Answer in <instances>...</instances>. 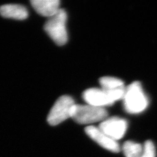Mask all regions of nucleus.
I'll return each mask as SVG.
<instances>
[{"label":"nucleus","mask_w":157,"mask_h":157,"mask_svg":"<svg viewBox=\"0 0 157 157\" xmlns=\"http://www.w3.org/2000/svg\"><path fill=\"white\" fill-rule=\"evenodd\" d=\"M125 111L130 114H138L144 111L148 106V99L141 83L133 82L128 86L122 98Z\"/></svg>","instance_id":"obj_1"},{"label":"nucleus","mask_w":157,"mask_h":157,"mask_svg":"<svg viewBox=\"0 0 157 157\" xmlns=\"http://www.w3.org/2000/svg\"><path fill=\"white\" fill-rule=\"evenodd\" d=\"M67 13L60 9L55 15L48 18L44 25V29L56 45L62 46L67 41L66 29Z\"/></svg>","instance_id":"obj_2"},{"label":"nucleus","mask_w":157,"mask_h":157,"mask_svg":"<svg viewBox=\"0 0 157 157\" xmlns=\"http://www.w3.org/2000/svg\"><path fill=\"white\" fill-rule=\"evenodd\" d=\"M108 113L105 108L95 107L91 105H78L73 106L71 118L81 124H92L103 121L107 118Z\"/></svg>","instance_id":"obj_3"},{"label":"nucleus","mask_w":157,"mask_h":157,"mask_svg":"<svg viewBox=\"0 0 157 157\" xmlns=\"http://www.w3.org/2000/svg\"><path fill=\"white\" fill-rule=\"evenodd\" d=\"M75 105L73 98L69 96H62L56 101L49 112L47 121L51 126H56L71 118V113Z\"/></svg>","instance_id":"obj_4"},{"label":"nucleus","mask_w":157,"mask_h":157,"mask_svg":"<svg viewBox=\"0 0 157 157\" xmlns=\"http://www.w3.org/2000/svg\"><path fill=\"white\" fill-rule=\"evenodd\" d=\"M128 123L126 120L120 117H113L107 118L103 121L99 128L115 141H118L123 137L127 130Z\"/></svg>","instance_id":"obj_5"},{"label":"nucleus","mask_w":157,"mask_h":157,"mask_svg":"<svg viewBox=\"0 0 157 157\" xmlns=\"http://www.w3.org/2000/svg\"><path fill=\"white\" fill-rule=\"evenodd\" d=\"M82 98L88 105L104 108L115 102L109 92L101 88H88L83 92Z\"/></svg>","instance_id":"obj_6"},{"label":"nucleus","mask_w":157,"mask_h":157,"mask_svg":"<svg viewBox=\"0 0 157 157\" xmlns=\"http://www.w3.org/2000/svg\"><path fill=\"white\" fill-rule=\"evenodd\" d=\"M85 132L88 137L103 148L113 153H119L120 151V145L118 142L104 134L99 128L93 126H87Z\"/></svg>","instance_id":"obj_7"},{"label":"nucleus","mask_w":157,"mask_h":157,"mask_svg":"<svg viewBox=\"0 0 157 157\" xmlns=\"http://www.w3.org/2000/svg\"><path fill=\"white\" fill-rule=\"evenodd\" d=\"M99 82L102 89L109 92L115 101L122 99L126 87L121 79L113 77H104L100 78Z\"/></svg>","instance_id":"obj_8"},{"label":"nucleus","mask_w":157,"mask_h":157,"mask_svg":"<svg viewBox=\"0 0 157 157\" xmlns=\"http://www.w3.org/2000/svg\"><path fill=\"white\" fill-rule=\"evenodd\" d=\"M33 8L41 16L50 18L60 10V1L58 0H32Z\"/></svg>","instance_id":"obj_9"},{"label":"nucleus","mask_w":157,"mask_h":157,"mask_svg":"<svg viewBox=\"0 0 157 157\" xmlns=\"http://www.w3.org/2000/svg\"><path fill=\"white\" fill-rule=\"evenodd\" d=\"M0 14L4 18L22 21L28 18V12L27 9L21 5L6 4L0 7Z\"/></svg>","instance_id":"obj_10"},{"label":"nucleus","mask_w":157,"mask_h":157,"mask_svg":"<svg viewBox=\"0 0 157 157\" xmlns=\"http://www.w3.org/2000/svg\"><path fill=\"white\" fill-rule=\"evenodd\" d=\"M122 151L125 157H141L144 146L132 141H127L122 145Z\"/></svg>","instance_id":"obj_11"},{"label":"nucleus","mask_w":157,"mask_h":157,"mask_svg":"<svg viewBox=\"0 0 157 157\" xmlns=\"http://www.w3.org/2000/svg\"><path fill=\"white\" fill-rule=\"evenodd\" d=\"M141 157H156V150L152 141H146L144 145V151Z\"/></svg>","instance_id":"obj_12"}]
</instances>
